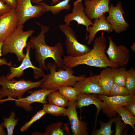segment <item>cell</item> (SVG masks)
Listing matches in <instances>:
<instances>
[{"label":"cell","mask_w":135,"mask_h":135,"mask_svg":"<svg viewBox=\"0 0 135 135\" xmlns=\"http://www.w3.org/2000/svg\"><path fill=\"white\" fill-rule=\"evenodd\" d=\"M42 80L36 82L23 79L17 80L12 79L8 80L6 76H0V100L6 96L10 100L22 97L24 94L30 89L40 87Z\"/></svg>","instance_id":"4"},{"label":"cell","mask_w":135,"mask_h":135,"mask_svg":"<svg viewBox=\"0 0 135 135\" xmlns=\"http://www.w3.org/2000/svg\"><path fill=\"white\" fill-rule=\"evenodd\" d=\"M114 122L116 126V131L114 135H121L123 134V130L126 126V124L122 122L120 118V116L116 118Z\"/></svg>","instance_id":"33"},{"label":"cell","mask_w":135,"mask_h":135,"mask_svg":"<svg viewBox=\"0 0 135 135\" xmlns=\"http://www.w3.org/2000/svg\"></svg>","instance_id":"43"},{"label":"cell","mask_w":135,"mask_h":135,"mask_svg":"<svg viewBox=\"0 0 135 135\" xmlns=\"http://www.w3.org/2000/svg\"><path fill=\"white\" fill-rule=\"evenodd\" d=\"M46 66L50 73L43 77L40 86L42 89L58 90L62 86H74L76 82L86 77L85 75L75 76L72 68H67L65 70L63 68H59L57 71L58 67L55 63H48Z\"/></svg>","instance_id":"3"},{"label":"cell","mask_w":135,"mask_h":135,"mask_svg":"<svg viewBox=\"0 0 135 135\" xmlns=\"http://www.w3.org/2000/svg\"><path fill=\"white\" fill-rule=\"evenodd\" d=\"M70 25L60 24L59 28L66 37L65 46L67 54L70 56L76 57L84 55L91 49L85 44H82L77 40L76 34Z\"/></svg>","instance_id":"6"},{"label":"cell","mask_w":135,"mask_h":135,"mask_svg":"<svg viewBox=\"0 0 135 135\" xmlns=\"http://www.w3.org/2000/svg\"><path fill=\"white\" fill-rule=\"evenodd\" d=\"M5 4L12 8H16L17 5L16 0H3Z\"/></svg>","instance_id":"37"},{"label":"cell","mask_w":135,"mask_h":135,"mask_svg":"<svg viewBox=\"0 0 135 135\" xmlns=\"http://www.w3.org/2000/svg\"><path fill=\"white\" fill-rule=\"evenodd\" d=\"M71 0H64L52 6L47 5L45 2H42L38 4L43 8L46 12L50 11L53 14L56 15L59 13L63 10H70L71 6L69 2Z\"/></svg>","instance_id":"21"},{"label":"cell","mask_w":135,"mask_h":135,"mask_svg":"<svg viewBox=\"0 0 135 135\" xmlns=\"http://www.w3.org/2000/svg\"><path fill=\"white\" fill-rule=\"evenodd\" d=\"M112 68L114 83L125 87L127 69L124 67Z\"/></svg>","instance_id":"24"},{"label":"cell","mask_w":135,"mask_h":135,"mask_svg":"<svg viewBox=\"0 0 135 135\" xmlns=\"http://www.w3.org/2000/svg\"><path fill=\"white\" fill-rule=\"evenodd\" d=\"M12 9L6 5L3 0H0V16L10 11Z\"/></svg>","instance_id":"34"},{"label":"cell","mask_w":135,"mask_h":135,"mask_svg":"<svg viewBox=\"0 0 135 135\" xmlns=\"http://www.w3.org/2000/svg\"><path fill=\"white\" fill-rule=\"evenodd\" d=\"M109 44L106 53L110 60L119 66L125 67L130 60L129 49L123 45L117 46L110 36L108 37Z\"/></svg>","instance_id":"11"},{"label":"cell","mask_w":135,"mask_h":135,"mask_svg":"<svg viewBox=\"0 0 135 135\" xmlns=\"http://www.w3.org/2000/svg\"><path fill=\"white\" fill-rule=\"evenodd\" d=\"M3 42H0V66L3 65H7L8 66H12V62H8L7 60L4 58H1V57L2 56V47Z\"/></svg>","instance_id":"35"},{"label":"cell","mask_w":135,"mask_h":135,"mask_svg":"<svg viewBox=\"0 0 135 135\" xmlns=\"http://www.w3.org/2000/svg\"><path fill=\"white\" fill-rule=\"evenodd\" d=\"M73 86L80 92L90 94H104L103 90L99 85L98 75L85 78L76 82Z\"/></svg>","instance_id":"16"},{"label":"cell","mask_w":135,"mask_h":135,"mask_svg":"<svg viewBox=\"0 0 135 135\" xmlns=\"http://www.w3.org/2000/svg\"><path fill=\"white\" fill-rule=\"evenodd\" d=\"M55 90L56 89L48 90L41 89L34 91H30L28 92L30 95L26 97H22L18 98L15 100V103L18 107L24 108L27 112H30L32 109L31 105L32 103L39 102L42 104H47L46 99L47 96L50 92Z\"/></svg>","instance_id":"12"},{"label":"cell","mask_w":135,"mask_h":135,"mask_svg":"<svg viewBox=\"0 0 135 135\" xmlns=\"http://www.w3.org/2000/svg\"><path fill=\"white\" fill-rule=\"evenodd\" d=\"M99 85L102 89L103 94L108 96L110 91L114 84L112 68H106L98 75Z\"/></svg>","instance_id":"20"},{"label":"cell","mask_w":135,"mask_h":135,"mask_svg":"<svg viewBox=\"0 0 135 135\" xmlns=\"http://www.w3.org/2000/svg\"><path fill=\"white\" fill-rule=\"evenodd\" d=\"M124 106L130 114L133 116H135V102Z\"/></svg>","instance_id":"36"},{"label":"cell","mask_w":135,"mask_h":135,"mask_svg":"<svg viewBox=\"0 0 135 135\" xmlns=\"http://www.w3.org/2000/svg\"><path fill=\"white\" fill-rule=\"evenodd\" d=\"M110 0H84V12L91 20L98 18L108 12Z\"/></svg>","instance_id":"15"},{"label":"cell","mask_w":135,"mask_h":135,"mask_svg":"<svg viewBox=\"0 0 135 135\" xmlns=\"http://www.w3.org/2000/svg\"><path fill=\"white\" fill-rule=\"evenodd\" d=\"M60 92L69 101L77 100L78 95L80 92L71 86H64L58 89Z\"/></svg>","instance_id":"26"},{"label":"cell","mask_w":135,"mask_h":135,"mask_svg":"<svg viewBox=\"0 0 135 135\" xmlns=\"http://www.w3.org/2000/svg\"><path fill=\"white\" fill-rule=\"evenodd\" d=\"M125 87L130 95L135 94V70L132 67L126 72Z\"/></svg>","instance_id":"25"},{"label":"cell","mask_w":135,"mask_h":135,"mask_svg":"<svg viewBox=\"0 0 135 135\" xmlns=\"http://www.w3.org/2000/svg\"><path fill=\"white\" fill-rule=\"evenodd\" d=\"M131 48L133 52H135V42L133 43L132 45Z\"/></svg>","instance_id":"40"},{"label":"cell","mask_w":135,"mask_h":135,"mask_svg":"<svg viewBox=\"0 0 135 135\" xmlns=\"http://www.w3.org/2000/svg\"><path fill=\"white\" fill-rule=\"evenodd\" d=\"M4 128L3 122H2L0 124V135L6 134V132L4 130Z\"/></svg>","instance_id":"39"},{"label":"cell","mask_w":135,"mask_h":135,"mask_svg":"<svg viewBox=\"0 0 135 135\" xmlns=\"http://www.w3.org/2000/svg\"><path fill=\"white\" fill-rule=\"evenodd\" d=\"M26 47V54L22 64L17 67L11 66L10 68V72L6 76L8 80H10L15 77L20 78L23 76L24 70L30 68H32L34 70L33 74L35 79H39L40 77H44L45 75L43 69L34 66L30 61V51L32 47L30 42H27Z\"/></svg>","instance_id":"9"},{"label":"cell","mask_w":135,"mask_h":135,"mask_svg":"<svg viewBox=\"0 0 135 135\" xmlns=\"http://www.w3.org/2000/svg\"><path fill=\"white\" fill-rule=\"evenodd\" d=\"M15 113L12 112L10 114V116L8 118H6L4 116L3 123L4 128H6L7 131V135H12L14 129L17 124L18 120V118L16 119Z\"/></svg>","instance_id":"29"},{"label":"cell","mask_w":135,"mask_h":135,"mask_svg":"<svg viewBox=\"0 0 135 135\" xmlns=\"http://www.w3.org/2000/svg\"><path fill=\"white\" fill-rule=\"evenodd\" d=\"M46 113L54 116L64 115L68 111V109L49 103L44 104L43 109Z\"/></svg>","instance_id":"27"},{"label":"cell","mask_w":135,"mask_h":135,"mask_svg":"<svg viewBox=\"0 0 135 135\" xmlns=\"http://www.w3.org/2000/svg\"><path fill=\"white\" fill-rule=\"evenodd\" d=\"M94 104L97 109L96 116L98 115L100 112L102 110L104 103L100 100L96 94H91L80 92L78 95L76 108H82L88 106L91 104Z\"/></svg>","instance_id":"19"},{"label":"cell","mask_w":135,"mask_h":135,"mask_svg":"<svg viewBox=\"0 0 135 135\" xmlns=\"http://www.w3.org/2000/svg\"><path fill=\"white\" fill-rule=\"evenodd\" d=\"M36 23L40 27L41 31L37 36H32L30 42L31 48L35 50V57L40 68L48 71L45 62L47 58H50L53 59L58 68L65 69L62 58L64 50L62 44L59 42L52 46L47 45L45 41V34L48 32L50 28L39 22H37Z\"/></svg>","instance_id":"2"},{"label":"cell","mask_w":135,"mask_h":135,"mask_svg":"<svg viewBox=\"0 0 135 135\" xmlns=\"http://www.w3.org/2000/svg\"><path fill=\"white\" fill-rule=\"evenodd\" d=\"M105 14L94 19L93 25L89 26L86 32L85 40H88L87 43L90 44L94 41L96 34L100 31H104L108 33L112 32L113 30L111 25L106 20Z\"/></svg>","instance_id":"18"},{"label":"cell","mask_w":135,"mask_h":135,"mask_svg":"<svg viewBox=\"0 0 135 135\" xmlns=\"http://www.w3.org/2000/svg\"><path fill=\"white\" fill-rule=\"evenodd\" d=\"M84 9L82 2H79L74 6L72 12L64 17V20L65 24L70 25L71 21L74 20L77 22L78 25L85 26L87 32L88 27L92 26L93 23L86 14Z\"/></svg>","instance_id":"17"},{"label":"cell","mask_w":135,"mask_h":135,"mask_svg":"<svg viewBox=\"0 0 135 135\" xmlns=\"http://www.w3.org/2000/svg\"><path fill=\"white\" fill-rule=\"evenodd\" d=\"M31 2V0H16L15 10L18 26L23 25L30 18L40 17L46 12L42 6L38 4L33 6Z\"/></svg>","instance_id":"7"},{"label":"cell","mask_w":135,"mask_h":135,"mask_svg":"<svg viewBox=\"0 0 135 135\" xmlns=\"http://www.w3.org/2000/svg\"></svg>","instance_id":"42"},{"label":"cell","mask_w":135,"mask_h":135,"mask_svg":"<svg viewBox=\"0 0 135 135\" xmlns=\"http://www.w3.org/2000/svg\"><path fill=\"white\" fill-rule=\"evenodd\" d=\"M47 97L49 103L64 107L68 106V100L58 91L55 90L50 92Z\"/></svg>","instance_id":"23"},{"label":"cell","mask_w":135,"mask_h":135,"mask_svg":"<svg viewBox=\"0 0 135 135\" xmlns=\"http://www.w3.org/2000/svg\"><path fill=\"white\" fill-rule=\"evenodd\" d=\"M46 114V112L43 109L38 112L29 121L26 122L22 127L20 129V131L23 132L26 130L34 122L40 119Z\"/></svg>","instance_id":"32"},{"label":"cell","mask_w":135,"mask_h":135,"mask_svg":"<svg viewBox=\"0 0 135 135\" xmlns=\"http://www.w3.org/2000/svg\"><path fill=\"white\" fill-rule=\"evenodd\" d=\"M94 41L93 48L88 53L76 57L68 55L64 56L63 60L65 69L67 68H72L83 64L100 68L119 67L112 62L106 54L107 43L106 39L102 33Z\"/></svg>","instance_id":"1"},{"label":"cell","mask_w":135,"mask_h":135,"mask_svg":"<svg viewBox=\"0 0 135 135\" xmlns=\"http://www.w3.org/2000/svg\"><path fill=\"white\" fill-rule=\"evenodd\" d=\"M83 0H77L73 3L74 6L76 4L79 2H82Z\"/></svg>","instance_id":"41"},{"label":"cell","mask_w":135,"mask_h":135,"mask_svg":"<svg viewBox=\"0 0 135 135\" xmlns=\"http://www.w3.org/2000/svg\"><path fill=\"white\" fill-rule=\"evenodd\" d=\"M115 111L121 117V120L126 124L130 125L135 131V116L130 114L124 106L119 107L114 109Z\"/></svg>","instance_id":"22"},{"label":"cell","mask_w":135,"mask_h":135,"mask_svg":"<svg viewBox=\"0 0 135 135\" xmlns=\"http://www.w3.org/2000/svg\"><path fill=\"white\" fill-rule=\"evenodd\" d=\"M109 7V15L106 17V20L111 25L113 30L117 33L126 30L130 25L124 18L125 12L122 7V3L119 2L115 6L111 4Z\"/></svg>","instance_id":"10"},{"label":"cell","mask_w":135,"mask_h":135,"mask_svg":"<svg viewBox=\"0 0 135 135\" xmlns=\"http://www.w3.org/2000/svg\"><path fill=\"white\" fill-rule=\"evenodd\" d=\"M44 0H31V2L36 4H38ZM52 1L51 5L52 6L54 4H56L60 2V0H51Z\"/></svg>","instance_id":"38"},{"label":"cell","mask_w":135,"mask_h":135,"mask_svg":"<svg viewBox=\"0 0 135 135\" xmlns=\"http://www.w3.org/2000/svg\"><path fill=\"white\" fill-rule=\"evenodd\" d=\"M125 86H121L114 83L109 92L108 96H124L129 95Z\"/></svg>","instance_id":"31"},{"label":"cell","mask_w":135,"mask_h":135,"mask_svg":"<svg viewBox=\"0 0 135 135\" xmlns=\"http://www.w3.org/2000/svg\"><path fill=\"white\" fill-rule=\"evenodd\" d=\"M96 96L104 102L102 110L108 117L116 116V113L114 110L116 108L135 102V94L124 96H110L104 94H98Z\"/></svg>","instance_id":"8"},{"label":"cell","mask_w":135,"mask_h":135,"mask_svg":"<svg viewBox=\"0 0 135 135\" xmlns=\"http://www.w3.org/2000/svg\"><path fill=\"white\" fill-rule=\"evenodd\" d=\"M18 25L15 8L0 17V42H4L15 31Z\"/></svg>","instance_id":"13"},{"label":"cell","mask_w":135,"mask_h":135,"mask_svg":"<svg viewBox=\"0 0 135 135\" xmlns=\"http://www.w3.org/2000/svg\"><path fill=\"white\" fill-rule=\"evenodd\" d=\"M62 126V123L61 122H56L50 124L47 127L44 133L42 135H64Z\"/></svg>","instance_id":"30"},{"label":"cell","mask_w":135,"mask_h":135,"mask_svg":"<svg viewBox=\"0 0 135 135\" xmlns=\"http://www.w3.org/2000/svg\"><path fill=\"white\" fill-rule=\"evenodd\" d=\"M116 118H114L110 120L107 122L105 123L100 121L99 122L101 125L100 128L96 130L92 134L94 135H111L113 132L111 129L112 123L114 122Z\"/></svg>","instance_id":"28"},{"label":"cell","mask_w":135,"mask_h":135,"mask_svg":"<svg viewBox=\"0 0 135 135\" xmlns=\"http://www.w3.org/2000/svg\"><path fill=\"white\" fill-rule=\"evenodd\" d=\"M23 25H19L15 31L3 42L2 50L4 55L8 53L15 54L18 62H22L25 54L23 49L26 46L27 41L34 32L32 30L24 31Z\"/></svg>","instance_id":"5"},{"label":"cell","mask_w":135,"mask_h":135,"mask_svg":"<svg viewBox=\"0 0 135 135\" xmlns=\"http://www.w3.org/2000/svg\"><path fill=\"white\" fill-rule=\"evenodd\" d=\"M76 100L68 102V111L63 116H67L70 122L72 132L74 135H87L88 132L85 122L80 120L76 110Z\"/></svg>","instance_id":"14"}]
</instances>
